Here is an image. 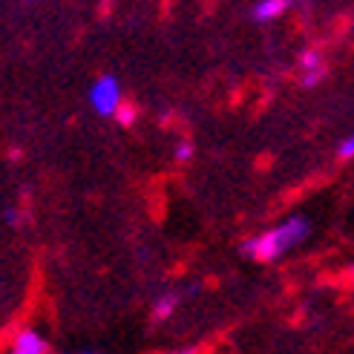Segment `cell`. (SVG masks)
Segmentation results:
<instances>
[{
    "label": "cell",
    "mask_w": 354,
    "mask_h": 354,
    "mask_svg": "<svg viewBox=\"0 0 354 354\" xmlns=\"http://www.w3.org/2000/svg\"><path fill=\"white\" fill-rule=\"evenodd\" d=\"M337 153H340V158H354V133H351V136L343 141Z\"/></svg>",
    "instance_id": "cell-9"
},
{
    "label": "cell",
    "mask_w": 354,
    "mask_h": 354,
    "mask_svg": "<svg viewBox=\"0 0 354 354\" xmlns=\"http://www.w3.org/2000/svg\"><path fill=\"white\" fill-rule=\"evenodd\" d=\"M299 66H303V86H317L326 78V64L317 49H306L299 55Z\"/></svg>",
    "instance_id": "cell-3"
},
{
    "label": "cell",
    "mask_w": 354,
    "mask_h": 354,
    "mask_svg": "<svg viewBox=\"0 0 354 354\" xmlns=\"http://www.w3.org/2000/svg\"><path fill=\"white\" fill-rule=\"evenodd\" d=\"M176 306H179V297H176V294H165V297L156 303V308H153V320H156V323L167 320V317L173 314V308H176Z\"/></svg>",
    "instance_id": "cell-6"
},
{
    "label": "cell",
    "mask_w": 354,
    "mask_h": 354,
    "mask_svg": "<svg viewBox=\"0 0 354 354\" xmlns=\"http://www.w3.org/2000/svg\"><path fill=\"white\" fill-rule=\"evenodd\" d=\"M115 118H118V124H124V127H130V124L136 121V107H133V104L121 101V107L115 110Z\"/></svg>",
    "instance_id": "cell-7"
},
{
    "label": "cell",
    "mask_w": 354,
    "mask_h": 354,
    "mask_svg": "<svg viewBox=\"0 0 354 354\" xmlns=\"http://www.w3.org/2000/svg\"><path fill=\"white\" fill-rule=\"evenodd\" d=\"M193 158V145L190 141H182L179 147H176V162H190Z\"/></svg>",
    "instance_id": "cell-8"
},
{
    "label": "cell",
    "mask_w": 354,
    "mask_h": 354,
    "mask_svg": "<svg viewBox=\"0 0 354 354\" xmlns=\"http://www.w3.org/2000/svg\"><path fill=\"white\" fill-rule=\"evenodd\" d=\"M12 354H46V343L35 331H21L15 340Z\"/></svg>",
    "instance_id": "cell-5"
},
{
    "label": "cell",
    "mask_w": 354,
    "mask_h": 354,
    "mask_svg": "<svg viewBox=\"0 0 354 354\" xmlns=\"http://www.w3.org/2000/svg\"><path fill=\"white\" fill-rule=\"evenodd\" d=\"M291 9V0H257L251 15H254V21L265 24V21H277L279 15H286Z\"/></svg>",
    "instance_id": "cell-4"
},
{
    "label": "cell",
    "mask_w": 354,
    "mask_h": 354,
    "mask_svg": "<svg viewBox=\"0 0 354 354\" xmlns=\"http://www.w3.org/2000/svg\"><path fill=\"white\" fill-rule=\"evenodd\" d=\"M308 231L311 227H308V222L303 216H291L288 222L271 227V231H265L259 236H251L242 245V254L257 259V262H274L286 251H291L294 245L303 242L308 236Z\"/></svg>",
    "instance_id": "cell-1"
},
{
    "label": "cell",
    "mask_w": 354,
    "mask_h": 354,
    "mask_svg": "<svg viewBox=\"0 0 354 354\" xmlns=\"http://www.w3.org/2000/svg\"><path fill=\"white\" fill-rule=\"evenodd\" d=\"M90 104L98 115H115V110L121 107V86L113 75H104L93 84L90 90Z\"/></svg>",
    "instance_id": "cell-2"
},
{
    "label": "cell",
    "mask_w": 354,
    "mask_h": 354,
    "mask_svg": "<svg viewBox=\"0 0 354 354\" xmlns=\"http://www.w3.org/2000/svg\"><path fill=\"white\" fill-rule=\"evenodd\" d=\"M176 354H193V351H176Z\"/></svg>",
    "instance_id": "cell-10"
}]
</instances>
